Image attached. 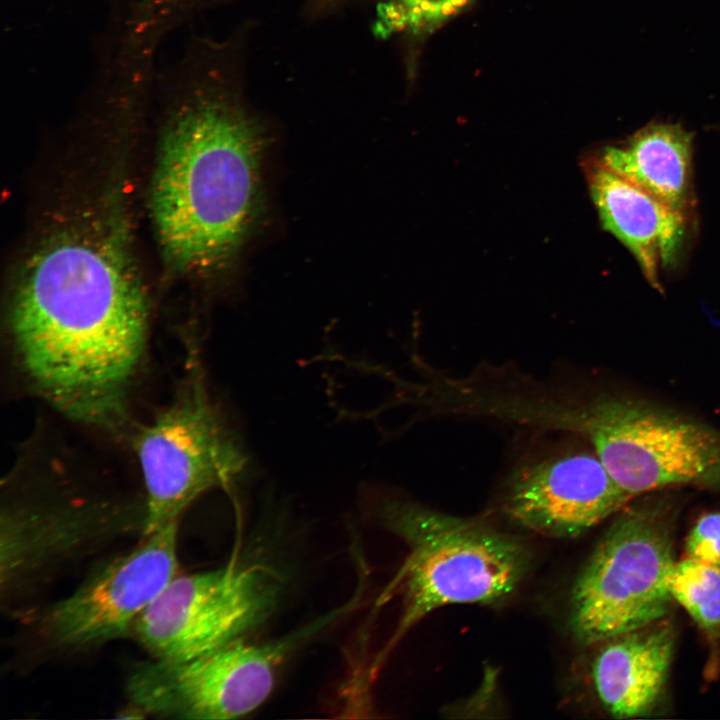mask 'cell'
Segmentation results:
<instances>
[{
	"label": "cell",
	"mask_w": 720,
	"mask_h": 720,
	"mask_svg": "<svg viewBox=\"0 0 720 720\" xmlns=\"http://www.w3.org/2000/svg\"><path fill=\"white\" fill-rule=\"evenodd\" d=\"M148 316L141 282L113 236L64 234L33 255L14 293L17 364L65 415L110 427L144 356Z\"/></svg>",
	"instance_id": "6da1fadb"
},
{
	"label": "cell",
	"mask_w": 720,
	"mask_h": 720,
	"mask_svg": "<svg viewBox=\"0 0 720 720\" xmlns=\"http://www.w3.org/2000/svg\"><path fill=\"white\" fill-rule=\"evenodd\" d=\"M262 135L224 98L182 107L165 131L152 185V213L168 259L204 271L229 261L260 209Z\"/></svg>",
	"instance_id": "7a4b0ae2"
},
{
	"label": "cell",
	"mask_w": 720,
	"mask_h": 720,
	"mask_svg": "<svg viewBox=\"0 0 720 720\" xmlns=\"http://www.w3.org/2000/svg\"><path fill=\"white\" fill-rule=\"evenodd\" d=\"M383 525L408 547L404 562L378 598L399 595L402 613L394 635L373 664L429 613L452 604H489L509 596L529 565L526 546L480 520L461 518L420 504L380 503Z\"/></svg>",
	"instance_id": "3957f363"
},
{
	"label": "cell",
	"mask_w": 720,
	"mask_h": 720,
	"mask_svg": "<svg viewBox=\"0 0 720 720\" xmlns=\"http://www.w3.org/2000/svg\"><path fill=\"white\" fill-rule=\"evenodd\" d=\"M531 420L584 436L631 496L720 488V430L654 403L602 394L583 403L536 400Z\"/></svg>",
	"instance_id": "277c9868"
},
{
	"label": "cell",
	"mask_w": 720,
	"mask_h": 720,
	"mask_svg": "<svg viewBox=\"0 0 720 720\" xmlns=\"http://www.w3.org/2000/svg\"><path fill=\"white\" fill-rule=\"evenodd\" d=\"M672 510L663 501L624 507L578 575L570 626L583 644L658 622L672 599Z\"/></svg>",
	"instance_id": "5b68a950"
},
{
	"label": "cell",
	"mask_w": 720,
	"mask_h": 720,
	"mask_svg": "<svg viewBox=\"0 0 720 720\" xmlns=\"http://www.w3.org/2000/svg\"><path fill=\"white\" fill-rule=\"evenodd\" d=\"M192 360L175 397L136 439L145 490L143 536L179 523L197 498L227 487L246 466L239 440L211 400Z\"/></svg>",
	"instance_id": "8992f818"
},
{
	"label": "cell",
	"mask_w": 720,
	"mask_h": 720,
	"mask_svg": "<svg viewBox=\"0 0 720 720\" xmlns=\"http://www.w3.org/2000/svg\"><path fill=\"white\" fill-rule=\"evenodd\" d=\"M282 588L272 568L234 565L176 575L131 633L152 658L183 660L213 650L262 623Z\"/></svg>",
	"instance_id": "52a82bcc"
},
{
	"label": "cell",
	"mask_w": 720,
	"mask_h": 720,
	"mask_svg": "<svg viewBox=\"0 0 720 720\" xmlns=\"http://www.w3.org/2000/svg\"><path fill=\"white\" fill-rule=\"evenodd\" d=\"M312 630L264 644L237 638L183 660L152 658L132 670L127 694L140 711L162 717L239 718L269 697L288 652Z\"/></svg>",
	"instance_id": "ba28073f"
},
{
	"label": "cell",
	"mask_w": 720,
	"mask_h": 720,
	"mask_svg": "<svg viewBox=\"0 0 720 720\" xmlns=\"http://www.w3.org/2000/svg\"><path fill=\"white\" fill-rule=\"evenodd\" d=\"M178 523L151 534L95 570L70 595L47 608L40 632L64 648L103 644L131 633L142 612L178 571Z\"/></svg>",
	"instance_id": "9c48e42d"
},
{
	"label": "cell",
	"mask_w": 720,
	"mask_h": 720,
	"mask_svg": "<svg viewBox=\"0 0 720 720\" xmlns=\"http://www.w3.org/2000/svg\"><path fill=\"white\" fill-rule=\"evenodd\" d=\"M632 498L594 451H574L519 469L509 481L504 510L528 530L571 538L620 512Z\"/></svg>",
	"instance_id": "30bf717a"
},
{
	"label": "cell",
	"mask_w": 720,
	"mask_h": 720,
	"mask_svg": "<svg viewBox=\"0 0 720 720\" xmlns=\"http://www.w3.org/2000/svg\"><path fill=\"white\" fill-rule=\"evenodd\" d=\"M112 506L105 502L23 500L1 513V585L7 589L56 565L116 528Z\"/></svg>",
	"instance_id": "8fae6325"
},
{
	"label": "cell",
	"mask_w": 720,
	"mask_h": 720,
	"mask_svg": "<svg viewBox=\"0 0 720 720\" xmlns=\"http://www.w3.org/2000/svg\"><path fill=\"white\" fill-rule=\"evenodd\" d=\"M583 168L602 227L628 249L648 284L663 293L661 271L679 267L694 225L594 157Z\"/></svg>",
	"instance_id": "7c38bea8"
},
{
	"label": "cell",
	"mask_w": 720,
	"mask_h": 720,
	"mask_svg": "<svg viewBox=\"0 0 720 720\" xmlns=\"http://www.w3.org/2000/svg\"><path fill=\"white\" fill-rule=\"evenodd\" d=\"M692 132L681 123L654 120L593 154L603 166L696 221Z\"/></svg>",
	"instance_id": "4fadbf2b"
},
{
	"label": "cell",
	"mask_w": 720,
	"mask_h": 720,
	"mask_svg": "<svg viewBox=\"0 0 720 720\" xmlns=\"http://www.w3.org/2000/svg\"><path fill=\"white\" fill-rule=\"evenodd\" d=\"M651 624L608 639L592 663L597 696L616 718L647 713L660 697L674 650L670 626Z\"/></svg>",
	"instance_id": "5bb4252c"
},
{
	"label": "cell",
	"mask_w": 720,
	"mask_h": 720,
	"mask_svg": "<svg viewBox=\"0 0 720 720\" xmlns=\"http://www.w3.org/2000/svg\"><path fill=\"white\" fill-rule=\"evenodd\" d=\"M669 590L708 637L720 636V567L686 557L675 562Z\"/></svg>",
	"instance_id": "9a60e30c"
},
{
	"label": "cell",
	"mask_w": 720,
	"mask_h": 720,
	"mask_svg": "<svg viewBox=\"0 0 720 720\" xmlns=\"http://www.w3.org/2000/svg\"><path fill=\"white\" fill-rule=\"evenodd\" d=\"M471 0H390L384 4L378 26L382 31H430L461 11Z\"/></svg>",
	"instance_id": "2e32d148"
},
{
	"label": "cell",
	"mask_w": 720,
	"mask_h": 720,
	"mask_svg": "<svg viewBox=\"0 0 720 720\" xmlns=\"http://www.w3.org/2000/svg\"><path fill=\"white\" fill-rule=\"evenodd\" d=\"M687 557L720 567V511L702 515L686 540Z\"/></svg>",
	"instance_id": "e0dca14e"
}]
</instances>
